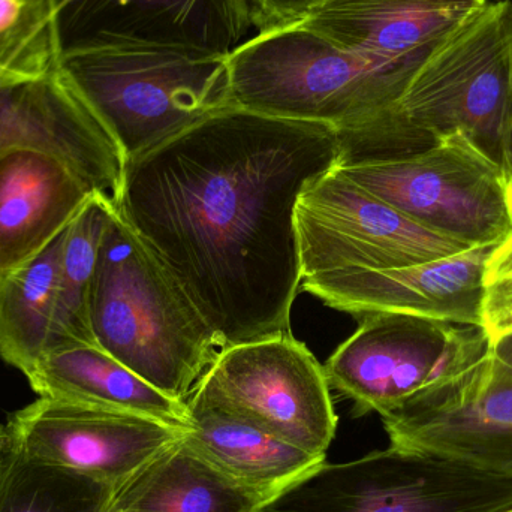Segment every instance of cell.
Wrapping results in <instances>:
<instances>
[{
  "mask_svg": "<svg viewBox=\"0 0 512 512\" xmlns=\"http://www.w3.org/2000/svg\"><path fill=\"white\" fill-rule=\"evenodd\" d=\"M340 156L331 126L230 105L126 161L116 207L224 349L292 333L295 207Z\"/></svg>",
  "mask_w": 512,
  "mask_h": 512,
  "instance_id": "1",
  "label": "cell"
},
{
  "mask_svg": "<svg viewBox=\"0 0 512 512\" xmlns=\"http://www.w3.org/2000/svg\"><path fill=\"white\" fill-rule=\"evenodd\" d=\"M90 325L99 348L179 402L222 349L194 301L117 207L93 277Z\"/></svg>",
  "mask_w": 512,
  "mask_h": 512,
  "instance_id": "2",
  "label": "cell"
},
{
  "mask_svg": "<svg viewBox=\"0 0 512 512\" xmlns=\"http://www.w3.org/2000/svg\"><path fill=\"white\" fill-rule=\"evenodd\" d=\"M228 69L233 105L345 134L393 113L423 66L364 56L295 23L243 42Z\"/></svg>",
  "mask_w": 512,
  "mask_h": 512,
  "instance_id": "3",
  "label": "cell"
},
{
  "mask_svg": "<svg viewBox=\"0 0 512 512\" xmlns=\"http://www.w3.org/2000/svg\"><path fill=\"white\" fill-rule=\"evenodd\" d=\"M57 71L122 150L144 155L233 105L228 56L189 48H99L59 57Z\"/></svg>",
  "mask_w": 512,
  "mask_h": 512,
  "instance_id": "4",
  "label": "cell"
},
{
  "mask_svg": "<svg viewBox=\"0 0 512 512\" xmlns=\"http://www.w3.org/2000/svg\"><path fill=\"white\" fill-rule=\"evenodd\" d=\"M337 171L421 227L468 249L512 233V185L501 165L460 135L390 158L346 159Z\"/></svg>",
  "mask_w": 512,
  "mask_h": 512,
  "instance_id": "5",
  "label": "cell"
},
{
  "mask_svg": "<svg viewBox=\"0 0 512 512\" xmlns=\"http://www.w3.org/2000/svg\"><path fill=\"white\" fill-rule=\"evenodd\" d=\"M512 481L457 460L391 447L322 463L258 512H502Z\"/></svg>",
  "mask_w": 512,
  "mask_h": 512,
  "instance_id": "6",
  "label": "cell"
},
{
  "mask_svg": "<svg viewBox=\"0 0 512 512\" xmlns=\"http://www.w3.org/2000/svg\"><path fill=\"white\" fill-rule=\"evenodd\" d=\"M512 90V0L487 2L433 54L397 113L438 143L460 135L502 167Z\"/></svg>",
  "mask_w": 512,
  "mask_h": 512,
  "instance_id": "7",
  "label": "cell"
},
{
  "mask_svg": "<svg viewBox=\"0 0 512 512\" xmlns=\"http://www.w3.org/2000/svg\"><path fill=\"white\" fill-rule=\"evenodd\" d=\"M492 351L483 325L409 313H370L328 358V385L355 415L388 414L453 381Z\"/></svg>",
  "mask_w": 512,
  "mask_h": 512,
  "instance_id": "8",
  "label": "cell"
},
{
  "mask_svg": "<svg viewBox=\"0 0 512 512\" xmlns=\"http://www.w3.org/2000/svg\"><path fill=\"white\" fill-rule=\"evenodd\" d=\"M330 390L324 366L288 333L221 349L186 402L325 457L337 430Z\"/></svg>",
  "mask_w": 512,
  "mask_h": 512,
  "instance_id": "9",
  "label": "cell"
},
{
  "mask_svg": "<svg viewBox=\"0 0 512 512\" xmlns=\"http://www.w3.org/2000/svg\"><path fill=\"white\" fill-rule=\"evenodd\" d=\"M295 230L303 279L334 271L394 270L468 251L421 227L336 168L298 198Z\"/></svg>",
  "mask_w": 512,
  "mask_h": 512,
  "instance_id": "10",
  "label": "cell"
},
{
  "mask_svg": "<svg viewBox=\"0 0 512 512\" xmlns=\"http://www.w3.org/2000/svg\"><path fill=\"white\" fill-rule=\"evenodd\" d=\"M5 430L9 447L24 459L113 490L176 444L183 432L146 415L47 397L15 412Z\"/></svg>",
  "mask_w": 512,
  "mask_h": 512,
  "instance_id": "11",
  "label": "cell"
},
{
  "mask_svg": "<svg viewBox=\"0 0 512 512\" xmlns=\"http://www.w3.org/2000/svg\"><path fill=\"white\" fill-rule=\"evenodd\" d=\"M381 420L391 447L447 457L512 481V367L492 351Z\"/></svg>",
  "mask_w": 512,
  "mask_h": 512,
  "instance_id": "12",
  "label": "cell"
},
{
  "mask_svg": "<svg viewBox=\"0 0 512 512\" xmlns=\"http://www.w3.org/2000/svg\"><path fill=\"white\" fill-rule=\"evenodd\" d=\"M59 57L99 48H189L230 56L252 23L248 0H50Z\"/></svg>",
  "mask_w": 512,
  "mask_h": 512,
  "instance_id": "13",
  "label": "cell"
},
{
  "mask_svg": "<svg viewBox=\"0 0 512 512\" xmlns=\"http://www.w3.org/2000/svg\"><path fill=\"white\" fill-rule=\"evenodd\" d=\"M495 246L394 270L334 271L301 280V288L349 315L409 313L483 325L484 270Z\"/></svg>",
  "mask_w": 512,
  "mask_h": 512,
  "instance_id": "14",
  "label": "cell"
},
{
  "mask_svg": "<svg viewBox=\"0 0 512 512\" xmlns=\"http://www.w3.org/2000/svg\"><path fill=\"white\" fill-rule=\"evenodd\" d=\"M12 146L57 156L98 194L119 201L125 156L57 69L0 87V149Z\"/></svg>",
  "mask_w": 512,
  "mask_h": 512,
  "instance_id": "15",
  "label": "cell"
},
{
  "mask_svg": "<svg viewBox=\"0 0 512 512\" xmlns=\"http://www.w3.org/2000/svg\"><path fill=\"white\" fill-rule=\"evenodd\" d=\"M93 195L90 183L51 153L0 149V279L44 251Z\"/></svg>",
  "mask_w": 512,
  "mask_h": 512,
  "instance_id": "16",
  "label": "cell"
},
{
  "mask_svg": "<svg viewBox=\"0 0 512 512\" xmlns=\"http://www.w3.org/2000/svg\"><path fill=\"white\" fill-rule=\"evenodd\" d=\"M487 0H327L300 24L387 62L424 66Z\"/></svg>",
  "mask_w": 512,
  "mask_h": 512,
  "instance_id": "17",
  "label": "cell"
},
{
  "mask_svg": "<svg viewBox=\"0 0 512 512\" xmlns=\"http://www.w3.org/2000/svg\"><path fill=\"white\" fill-rule=\"evenodd\" d=\"M39 397L105 406L185 429L186 402L168 397L96 345L47 352L26 375Z\"/></svg>",
  "mask_w": 512,
  "mask_h": 512,
  "instance_id": "18",
  "label": "cell"
},
{
  "mask_svg": "<svg viewBox=\"0 0 512 512\" xmlns=\"http://www.w3.org/2000/svg\"><path fill=\"white\" fill-rule=\"evenodd\" d=\"M268 499L180 438L114 490L107 512H258Z\"/></svg>",
  "mask_w": 512,
  "mask_h": 512,
  "instance_id": "19",
  "label": "cell"
},
{
  "mask_svg": "<svg viewBox=\"0 0 512 512\" xmlns=\"http://www.w3.org/2000/svg\"><path fill=\"white\" fill-rule=\"evenodd\" d=\"M182 439L213 465L268 498L325 462L219 409L186 402Z\"/></svg>",
  "mask_w": 512,
  "mask_h": 512,
  "instance_id": "20",
  "label": "cell"
},
{
  "mask_svg": "<svg viewBox=\"0 0 512 512\" xmlns=\"http://www.w3.org/2000/svg\"><path fill=\"white\" fill-rule=\"evenodd\" d=\"M66 230L35 258L0 279V357L24 376L47 354Z\"/></svg>",
  "mask_w": 512,
  "mask_h": 512,
  "instance_id": "21",
  "label": "cell"
},
{
  "mask_svg": "<svg viewBox=\"0 0 512 512\" xmlns=\"http://www.w3.org/2000/svg\"><path fill=\"white\" fill-rule=\"evenodd\" d=\"M114 209L113 201L93 195L66 230L47 352L96 345L90 325V295L102 239Z\"/></svg>",
  "mask_w": 512,
  "mask_h": 512,
  "instance_id": "22",
  "label": "cell"
},
{
  "mask_svg": "<svg viewBox=\"0 0 512 512\" xmlns=\"http://www.w3.org/2000/svg\"><path fill=\"white\" fill-rule=\"evenodd\" d=\"M113 492L83 475L24 459L6 444L0 512H107Z\"/></svg>",
  "mask_w": 512,
  "mask_h": 512,
  "instance_id": "23",
  "label": "cell"
},
{
  "mask_svg": "<svg viewBox=\"0 0 512 512\" xmlns=\"http://www.w3.org/2000/svg\"><path fill=\"white\" fill-rule=\"evenodd\" d=\"M57 63L50 0H0V74L36 80Z\"/></svg>",
  "mask_w": 512,
  "mask_h": 512,
  "instance_id": "24",
  "label": "cell"
},
{
  "mask_svg": "<svg viewBox=\"0 0 512 512\" xmlns=\"http://www.w3.org/2000/svg\"><path fill=\"white\" fill-rule=\"evenodd\" d=\"M483 328L492 342L512 333V233L487 258Z\"/></svg>",
  "mask_w": 512,
  "mask_h": 512,
  "instance_id": "25",
  "label": "cell"
},
{
  "mask_svg": "<svg viewBox=\"0 0 512 512\" xmlns=\"http://www.w3.org/2000/svg\"><path fill=\"white\" fill-rule=\"evenodd\" d=\"M252 23L262 30L300 23L313 9L327 0H248Z\"/></svg>",
  "mask_w": 512,
  "mask_h": 512,
  "instance_id": "26",
  "label": "cell"
},
{
  "mask_svg": "<svg viewBox=\"0 0 512 512\" xmlns=\"http://www.w3.org/2000/svg\"><path fill=\"white\" fill-rule=\"evenodd\" d=\"M502 168L507 173L512 185V90L510 102H508L507 114H505L504 128L501 138Z\"/></svg>",
  "mask_w": 512,
  "mask_h": 512,
  "instance_id": "27",
  "label": "cell"
},
{
  "mask_svg": "<svg viewBox=\"0 0 512 512\" xmlns=\"http://www.w3.org/2000/svg\"><path fill=\"white\" fill-rule=\"evenodd\" d=\"M492 354L507 366L512 367V333L505 334L492 342Z\"/></svg>",
  "mask_w": 512,
  "mask_h": 512,
  "instance_id": "28",
  "label": "cell"
},
{
  "mask_svg": "<svg viewBox=\"0 0 512 512\" xmlns=\"http://www.w3.org/2000/svg\"><path fill=\"white\" fill-rule=\"evenodd\" d=\"M8 436H6L5 427H0V468H2L3 453H5Z\"/></svg>",
  "mask_w": 512,
  "mask_h": 512,
  "instance_id": "29",
  "label": "cell"
},
{
  "mask_svg": "<svg viewBox=\"0 0 512 512\" xmlns=\"http://www.w3.org/2000/svg\"><path fill=\"white\" fill-rule=\"evenodd\" d=\"M20 83V81L11 80V78L5 77V75L0 74V87L8 86V84Z\"/></svg>",
  "mask_w": 512,
  "mask_h": 512,
  "instance_id": "30",
  "label": "cell"
},
{
  "mask_svg": "<svg viewBox=\"0 0 512 512\" xmlns=\"http://www.w3.org/2000/svg\"><path fill=\"white\" fill-rule=\"evenodd\" d=\"M502 512H512V508H508V510L502 511Z\"/></svg>",
  "mask_w": 512,
  "mask_h": 512,
  "instance_id": "31",
  "label": "cell"
}]
</instances>
